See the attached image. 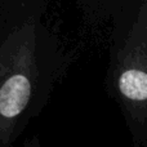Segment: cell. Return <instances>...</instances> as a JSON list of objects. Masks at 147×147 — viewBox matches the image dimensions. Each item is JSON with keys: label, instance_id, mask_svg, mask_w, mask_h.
<instances>
[{"label": "cell", "instance_id": "cell-1", "mask_svg": "<svg viewBox=\"0 0 147 147\" xmlns=\"http://www.w3.org/2000/svg\"><path fill=\"white\" fill-rule=\"evenodd\" d=\"M31 96V84L23 75H13L0 88V114L16 117L23 111Z\"/></svg>", "mask_w": 147, "mask_h": 147}, {"label": "cell", "instance_id": "cell-2", "mask_svg": "<svg viewBox=\"0 0 147 147\" xmlns=\"http://www.w3.org/2000/svg\"><path fill=\"white\" fill-rule=\"evenodd\" d=\"M120 90L125 97L137 101L147 98V74L137 70L125 71L120 78Z\"/></svg>", "mask_w": 147, "mask_h": 147}]
</instances>
